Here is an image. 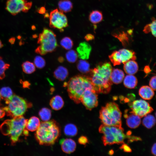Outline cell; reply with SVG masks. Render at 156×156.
<instances>
[{"label":"cell","mask_w":156,"mask_h":156,"mask_svg":"<svg viewBox=\"0 0 156 156\" xmlns=\"http://www.w3.org/2000/svg\"><path fill=\"white\" fill-rule=\"evenodd\" d=\"M124 116L126 119L127 125L130 128H136L140 124L141 118L134 114L131 109L125 110Z\"/></svg>","instance_id":"14"},{"label":"cell","mask_w":156,"mask_h":156,"mask_svg":"<svg viewBox=\"0 0 156 156\" xmlns=\"http://www.w3.org/2000/svg\"><path fill=\"white\" fill-rule=\"evenodd\" d=\"M127 138L128 139V142H132L134 141L141 140V139L140 138L134 136H131V135H127Z\"/></svg>","instance_id":"40"},{"label":"cell","mask_w":156,"mask_h":156,"mask_svg":"<svg viewBox=\"0 0 156 156\" xmlns=\"http://www.w3.org/2000/svg\"><path fill=\"white\" fill-rule=\"evenodd\" d=\"M34 63L37 68H42L45 66L46 62L45 60L42 57L38 55L34 58Z\"/></svg>","instance_id":"36"},{"label":"cell","mask_w":156,"mask_h":156,"mask_svg":"<svg viewBox=\"0 0 156 156\" xmlns=\"http://www.w3.org/2000/svg\"><path fill=\"white\" fill-rule=\"evenodd\" d=\"M54 77L60 81L64 80L68 77V72L65 67L60 66L58 67L55 70L53 73Z\"/></svg>","instance_id":"22"},{"label":"cell","mask_w":156,"mask_h":156,"mask_svg":"<svg viewBox=\"0 0 156 156\" xmlns=\"http://www.w3.org/2000/svg\"><path fill=\"white\" fill-rule=\"evenodd\" d=\"M124 76L125 74L122 70L116 68L112 70L110 78L112 83L117 84L122 82Z\"/></svg>","instance_id":"18"},{"label":"cell","mask_w":156,"mask_h":156,"mask_svg":"<svg viewBox=\"0 0 156 156\" xmlns=\"http://www.w3.org/2000/svg\"><path fill=\"white\" fill-rule=\"evenodd\" d=\"M140 96L143 99L149 100L151 99L154 95V92L150 87L147 86H142L139 90Z\"/></svg>","instance_id":"19"},{"label":"cell","mask_w":156,"mask_h":156,"mask_svg":"<svg viewBox=\"0 0 156 156\" xmlns=\"http://www.w3.org/2000/svg\"><path fill=\"white\" fill-rule=\"evenodd\" d=\"M109 57L114 66L124 64L130 60H135L136 59L134 51L125 49L114 51Z\"/></svg>","instance_id":"10"},{"label":"cell","mask_w":156,"mask_h":156,"mask_svg":"<svg viewBox=\"0 0 156 156\" xmlns=\"http://www.w3.org/2000/svg\"><path fill=\"white\" fill-rule=\"evenodd\" d=\"M122 113L118 105L113 102L107 103L99 112V118L103 124L122 126Z\"/></svg>","instance_id":"6"},{"label":"cell","mask_w":156,"mask_h":156,"mask_svg":"<svg viewBox=\"0 0 156 156\" xmlns=\"http://www.w3.org/2000/svg\"><path fill=\"white\" fill-rule=\"evenodd\" d=\"M27 120L23 116L6 120L1 125L0 131L3 135L10 137L12 144H14L26 129Z\"/></svg>","instance_id":"4"},{"label":"cell","mask_w":156,"mask_h":156,"mask_svg":"<svg viewBox=\"0 0 156 156\" xmlns=\"http://www.w3.org/2000/svg\"><path fill=\"white\" fill-rule=\"evenodd\" d=\"M77 127L73 124L70 123L67 124L64 128V134L68 136H75L77 134Z\"/></svg>","instance_id":"29"},{"label":"cell","mask_w":156,"mask_h":156,"mask_svg":"<svg viewBox=\"0 0 156 156\" xmlns=\"http://www.w3.org/2000/svg\"><path fill=\"white\" fill-rule=\"evenodd\" d=\"M39 115L43 121L49 120L51 116V112L50 109L46 107L41 109L39 111Z\"/></svg>","instance_id":"31"},{"label":"cell","mask_w":156,"mask_h":156,"mask_svg":"<svg viewBox=\"0 0 156 156\" xmlns=\"http://www.w3.org/2000/svg\"><path fill=\"white\" fill-rule=\"evenodd\" d=\"M84 38L86 41H88L93 40L94 37V35L92 34H89L86 35L84 37Z\"/></svg>","instance_id":"43"},{"label":"cell","mask_w":156,"mask_h":156,"mask_svg":"<svg viewBox=\"0 0 156 156\" xmlns=\"http://www.w3.org/2000/svg\"><path fill=\"white\" fill-rule=\"evenodd\" d=\"M79 143L83 145L86 144L88 142L87 138L84 136H82L80 137L78 139Z\"/></svg>","instance_id":"39"},{"label":"cell","mask_w":156,"mask_h":156,"mask_svg":"<svg viewBox=\"0 0 156 156\" xmlns=\"http://www.w3.org/2000/svg\"><path fill=\"white\" fill-rule=\"evenodd\" d=\"M91 49V46L87 42H83L80 43L77 49L78 57L82 60L88 59Z\"/></svg>","instance_id":"15"},{"label":"cell","mask_w":156,"mask_h":156,"mask_svg":"<svg viewBox=\"0 0 156 156\" xmlns=\"http://www.w3.org/2000/svg\"><path fill=\"white\" fill-rule=\"evenodd\" d=\"M66 58L68 62L73 63L77 60L78 56L77 52L73 50H69L66 54Z\"/></svg>","instance_id":"35"},{"label":"cell","mask_w":156,"mask_h":156,"mask_svg":"<svg viewBox=\"0 0 156 156\" xmlns=\"http://www.w3.org/2000/svg\"><path fill=\"white\" fill-rule=\"evenodd\" d=\"M77 67L78 70L83 73H88L91 70L89 63L84 60H80L78 62Z\"/></svg>","instance_id":"27"},{"label":"cell","mask_w":156,"mask_h":156,"mask_svg":"<svg viewBox=\"0 0 156 156\" xmlns=\"http://www.w3.org/2000/svg\"><path fill=\"white\" fill-rule=\"evenodd\" d=\"M156 143H154L153 145L152 148H151V153L152 154L154 155L155 156H156Z\"/></svg>","instance_id":"45"},{"label":"cell","mask_w":156,"mask_h":156,"mask_svg":"<svg viewBox=\"0 0 156 156\" xmlns=\"http://www.w3.org/2000/svg\"><path fill=\"white\" fill-rule=\"evenodd\" d=\"M60 134L58 124L52 120L42 122L36 130L35 136L40 145L50 146L55 144Z\"/></svg>","instance_id":"2"},{"label":"cell","mask_w":156,"mask_h":156,"mask_svg":"<svg viewBox=\"0 0 156 156\" xmlns=\"http://www.w3.org/2000/svg\"><path fill=\"white\" fill-rule=\"evenodd\" d=\"M67 87L70 98L77 104L81 103V96L87 90H94L91 81L88 76L78 75L71 78L64 84Z\"/></svg>","instance_id":"3"},{"label":"cell","mask_w":156,"mask_h":156,"mask_svg":"<svg viewBox=\"0 0 156 156\" xmlns=\"http://www.w3.org/2000/svg\"><path fill=\"white\" fill-rule=\"evenodd\" d=\"M99 131L103 134L101 139L105 146L122 144L127 138V135L124 133L122 126H107L103 124L99 127Z\"/></svg>","instance_id":"5"},{"label":"cell","mask_w":156,"mask_h":156,"mask_svg":"<svg viewBox=\"0 0 156 156\" xmlns=\"http://www.w3.org/2000/svg\"><path fill=\"white\" fill-rule=\"evenodd\" d=\"M60 11L63 12H70L73 8V5L70 0H60L58 4Z\"/></svg>","instance_id":"24"},{"label":"cell","mask_w":156,"mask_h":156,"mask_svg":"<svg viewBox=\"0 0 156 156\" xmlns=\"http://www.w3.org/2000/svg\"><path fill=\"white\" fill-rule=\"evenodd\" d=\"M3 46V44L1 41L0 40V49Z\"/></svg>","instance_id":"48"},{"label":"cell","mask_w":156,"mask_h":156,"mask_svg":"<svg viewBox=\"0 0 156 156\" xmlns=\"http://www.w3.org/2000/svg\"><path fill=\"white\" fill-rule=\"evenodd\" d=\"M156 76H153L151 79L149 83L150 87L153 90H156Z\"/></svg>","instance_id":"38"},{"label":"cell","mask_w":156,"mask_h":156,"mask_svg":"<svg viewBox=\"0 0 156 156\" xmlns=\"http://www.w3.org/2000/svg\"><path fill=\"white\" fill-rule=\"evenodd\" d=\"M23 87L24 88H29L30 85L29 82L27 81H22Z\"/></svg>","instance_id":"44"},{"label":"cell","mask_w":156,"mask_h":156,"mask_svg":"<svg viewBox=\"0 0 156 156\" xmlns=\"http://www.w3.org/2000/svg\"><path fill=\"white\" fill-rule=\"evenodd\" d=\"M23 72L27 74H31L34 72L36 70L35 66L34 63L29 61L23 62L22 65Z\"/></svg>","instance_id":"30"},{"label":"cell","mask_w":156,"mask_h":156,"mask_svg":"<svg viewBox=\"0 0 156 156\" xmlns=\"http://www.w3.org/2000/svg\"><path fill=\"white\" fill-rule=\"evenodd\" d=\"M10 66V65L5 63L3 58L0 56V80L3 79L5 77V72Z\"/></svg>","instance_id":"34"},{"label":"cell","mask_w":156,"mask_h":156,"mask_svg":"<svg viewBox=\"0 0 156 156\" xmlns=\"http://www.w3.org/2000/svg\"><path fill=\"white\" fill-rule=\"evenodd\" d=\"M40 123V120L38 117L32 116L27 120L25 128L29 131H34L37 130Z\"/></svg>","instance_id":"21"},{"label":"cell","mask_w":156,"mask_h":156,"mask_svg":"<svg viewBox=\"0 0 156 156\" xmlns=\"http://www.w3.org/2000/svg\"><path fill=\"white\" fill-rule=\"evenodd\" d=\"M5 113L3 108L0 107V119L3 117L5 115Z\"/></svg>","instance_id":"46"},{"label":"cell","mask_w":156,"mask_h":156,"mask_svg":"<svg viewBox=\"0 0 156 156\" xmlns=\"http://www.w3.org/2000/svg\"><path fill=\"white\" fill-rule=\"evenodd\" d=\"M5 101L7 105L3 108L8 116L12 118L23 116L32 106L23 98L14 94Z\"/></svg>","instance_id":"7"},{"label":"cell","mask_w":156,"mask_h":156,"mask_svg":"<svg viewBox=\"0 0 156 156\" xmlns=\"http://www.w3.org/2000/svg\"><path fill=\"white\" fill-rule=\"evenodd\" d=\"M2 99V98H1V94H0V101L1 100V99Z\"/></svg>","instance_id":"50"},{"label":"cell","mask_w":156,"mask_h":156,"mask_svg":"<svg viewBox=\"0 0 156 156\" xmlns=\"http://www.w3.org/2000/svg\"><path fill=\"white\" fill-rule=\"evenodd\" d=\"M112 70L110 63L107 62L100 63L90 70L88 76L96 93L105 94L109 92L112 84L110 78Z\"/></svg>","instance_id":"1"},{"label":"cell","mask_w":156,"mask_h":156,"mask_svg":"<svg viewBox=\"0 0 156 156\" xmlns=\"http://www.w3.org/2000/svg\"><path fill=\"white\" fill-rule=\"evenodd\" d=\"M38 12L42 14H44L45 13L46 9L44 7H42L38 11Z\"/></svg>","instance_id":"47"},{"label":"cell","mask_w":156,"mask_h":156,"mask_svg":"<svg viewBox=\"0 0 156 156\" xmlns=\"http://www.w3.org/2000/svg\"><path fill=\"white\" fill-rule=\"evenodd\" d=\"M123 64V69L127 74L133 75L137 72L138 66L137 63L135 60H130Z\"/></svg>","instance_id":"17"},{"label":"cell","mask_w":156,"mask_h":156,"mask_svg":"<svg viewBox=\"0 0 156 156\" xmlns=\"http://www.w3.org/2000/svg\"><path fill=\"white\" fill-rule=\"evenodd\" d=\"M155 119L153 116L151 114L145 116L142 121V125L148 129L152 128L155 125Z\"/></svg>","instance_id":"28"},{"label":"cell","mask_w":156,"mask_h":156,"mask_svg":"<svg viewBox=\"0 0 156 156\" xmlns=\"http://www.w3.org/2000/svg\"><path fill=\"white\" fill-rule=\"evenodd\" d=\"M89 18L92 23L94 24L98 23L103 20L102 13L99 10H93L90 14Z\"/></svg>","instance_id":"26"},{"label":"cell","mask_w":156,"mask_h":156,"mask_svg":"<svg viewBox=\"0 0 156 156\" xmlns=\"http://www.w3.org/2000/svg\"><path fill=\"white\" fill-rule=\"evenodd\" d=\"M93 90H86L82 95L81 100L86 109L91 110L98 105V95Z\"/></svg>","instance_id":"13"},{"label":"cell","mask_w":156,"mask_h":156,"mask_svg":"<svg viewBox=\"0 0 156 156\" xmlns=\"http://www.w3.org/2000/svg\"><path fill=\"white\" fill-rule=\"evenodd\" d=\"M37 43L39 45L35 51L42 55L54 51L57 46L55 34L52 30L46 28L39 35Z\"/></svg>","instance_id":"8"},{"label":"cell","mask_w":156,"mask_h":156,"mask_svg":"<svg viewBox=\"0 0 156 156\" xmlns=\"http://www.w3.org/2000/svg\"><path fill=\"white\" fill-rule=\"evenodd\" d=\"M143 31L146 34H148L151 32V28L150 23L147 24L144 27Z\"/></svg>","instance_id":"42"},{"label":"cell","mask_w":156,"mask_h":156,"mask_svg":"<svg viewBox=\"0 0 156 156\" xmlns=\"http://www.w3.org/2000/svg\"><path fill=\"white\" fill-rule=\"evenodd\" d=\"M129 105L132 111L140 118L145 116L153 110L149 104L142 99L136 100L129 103Z\"/></svg>","instance_id":"12"},{"label":"cell","mask_w":156,"mask_h":156,"mask_svg":"<svg viewBox=\"0 0 156 156\" xmlns=\"http://www.w3.org/2000/svg\"><path fill=\"white\" fill-rule=\"evenodd\" d=\"M152 22L150 23L151 32L152 35L155 37H156V21L155 18H152Z\"/></svg>","instance_id":"37"},{"label":"cell","mask_w":156,"mask_h":156,"mask_svg":"<svg viewBox=\"0 0 156 156\" xmlns=\"http://www.w3.org/2000/svg\"><path fill=\"white\" fill-rule=\"evenodd\" d=\"M114 152L112 150H110L109 152V154L110 155H112L113 154Z\"/></svg>","instance_id":"49"},{"label":"cell","mask_w":156,"mask_h":156,"mask_svg":"<svg viewBox=\"0 0 156 156\" xmlns=\"http://www.w3.org/2000/svg\"><path fill=\"white\" fill-rule=\"evenodd\" d=\"M2 99L5 101L10 99L14 94L12 89L8 87H4L0 90Z\"/></svg>","instance_id":"32"},{"label":"cell","mask_w":156,"mask_h":156,"mask_svg":"<svg viewBox=\"0 0 156 156\" xmlns=\"http://www.w3.org/2000/svg\"><path fill=\"white\" fill-rule=\"evenodd\" d=\"M138 80L135 77L132 75H128L125 77L123 81L124 86L129 89H133L136 86Z\"/></svg>","instance_id":"23"},{"label":"cell","mask_w":156,"mask_h":156,"mask_svg":"<svg viewBox=\"0 0 156 156\" xmlns=\"http://www.w3.org/2000/svg\"><path fill=\"white\" fill-rule=\"evenodd\" d=\"M31 2L26 0H7L6 9L12 15H16L21 12H26L31 8Z\"/></svg>","instance_id":"11"},{"label":"cell","mask_w":156,"mask_h":156,"mask_svg":"<svg viewBox=\"0 0 156 156\" xmlns=\"http://www.w3.org/2000/svg\"><path fill=\"white\" fill-rule=\"evenodd\" d=\"M49 19V25L51 28L57 29L62 32L68 26L66 16L63 12L57 9L50 12Z\"/></svg>","instance_id":"9"},{"label":"cell","mask_w":156,"mask_h":156,"mask_svg":"<svg viewBox=\"0 0 156 156\" xmlns=\"http://www.w3.org/2000/svg\"><path fill=\"white\" fill-rule=\"evenodd\" d=\"M61 149L64 153L70 154L73 152L76 148V143L70 138L63 139L60 142Z\"/></svg>","instance_id":"16"},{"label":"cell","mask_w":156,"mask_h":156,"mask_svg":"<svg viewBox=\"0 0 156 156\" xmlns=\"http://www.w3.org/2000/svg\"><path fill=\"white\" fill-rule=\"evenodd\" d=\"M121 149H122L124 152H131L132 150L131 148L127 144L123 143L120 148Z\"/></svg>","instance_id":"41"},{"label":"cell","mask_w":156,"mask_h":156,"mask_svg":"<svg viewBox=\"0 0 156 156\" xmlns=\"http://www.w3.org/2000/svg\"><path fill=\"white\" fill-rule=\"evenodd\" d=\"M60 44L63 48L68 50L71 49L73 45V40L68 37H65L63 38L60 41Z\"/></svg>","instance_id":"33"},{"label":"cell","mask_w":156,"mask_h":156,"mask_svg":"<svg viewBox=\"0 0 156 156\" xmlns=\"http://www.w3.org/2000/svg\"><path fill=\"white\" fill-rule=\"evenodd\" d=\"M128 34H129L128 32L127 33L124 31L119 30L114 31L112 34V35L118 39L124 45L129 42V39Z\"/></svg>","instance_id":"25"},{"label":"cell","mask_w":156,"mask_h":156,"mask_svg":"<svg viewBox=\"0 0 156 156\" xmlns=\"http://www.w3.org/2000/svg\"><path fill=\"white\" fill-rule=\"evenodd\" d=\"M64 102L62 97L57 95L53 97L50 100L49 104L52 108L55 110L60 109L64 106Z\"/></svg>","instance_id":"20"}]
</instances>
